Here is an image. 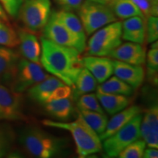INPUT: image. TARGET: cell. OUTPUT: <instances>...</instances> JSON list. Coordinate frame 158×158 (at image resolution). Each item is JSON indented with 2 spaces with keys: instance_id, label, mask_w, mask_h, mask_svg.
<instances>
[{
  "instance_id": "obj_18",
  "label": "cell",
  "mask_w": 158,
  "mask_h": 158,
  "mask_svg": "<svg viewBox=\"0 0 158 158\" xmlns=\"http://www.w3.org/2000/svg\"><path fill=\"white\" fill-rule=\"evenodd\" d=\"M141 112L142 110L141 107L134 105V106H127V108L122 110L121 111L114 114L112 118L108 120L105 131L99 135L100 140L103 141L106 138L113 135L118 130L126 125L134 116L141 114Z\"/></svg>"
},
{
  "instance_id": "obj_24",
  "label": "cell",
  "mask_w": 158,
  "mask_h": 158,
  "mask_svg": "<svg viewBox=\"0 0 158 158\" xmlns=\"http://www.w3.org/2000/svg\"><path fill=\"white\" fill-rule=\"evenodd\" d=\"M16 133L10 124L0 122V158L18 155L15 150Z\"/></svg>"
},
{
  "instance_id": "obj_16",
  "label": "cell",
  "mask_w": 158,
  "mask_h": 158,
  "mask_svg": "<svg viewBox=\"0 0 158 158\" xmlns=\"http://www.w3.org/2000/svg\"><path fill=\"white\" fill-rule=\"evenodd\" d=\"M19 40V50L21 56L27 60L40 63L41 53L40 43L34 33L27 29L19 28L17 31Z\"/></svg>"
},
{
  "instance_id": "obj_12",
  "label": "cell",
  "mask_w": 158,
  "mask_h": 158,
  "mask_svg": "<svg viewBox=\"0 0 158 158\" xmlns=\"http://www.w3.org/2000/svg\"><path fill=\"white\" fill-rule=\"evenodd\" d=\"M19 59L16 51L0 45V85L10 88Z\"/></svg>"
},
{
  "instance_id": "obj_32",
  "label": "cell",
  "mask_w": 158,
  "mask_h": 158,
  "mask_svg": "<svg viewBox=\"0 0 158 158\" xmlns=\"http://www.w3.org/2000/svg\"><path fill=\"white\" fill-rule=\"evenodd\" d=\"M132 1L141 10L144 17L148 18L151 15L157 16V1H152V0H132Z\"/></svg>"
},
{
  "instance_id": "obj_5",
  "label": "cell",
  "mask_w": 158,
  "mask_h": 158,
  "mask_svg": "<svg viewBox=\"0 0 158 158\" xmlns=\"http://www.w3.org/2000/svg\"><path fill=\"white\" fill-rule=\"evenodd\" d=\"M78 10L79 19L87 35H91L99 29L117 21V18L108 5L91 0L84 1Z\"/></svg>"
},
{
  "instance_id": "obj_29",
  "label": "cell",
  "mask_w": 158,
  "mask_h": 158,
  "mask_svg": "<svg viewBox=\"0 0 158 158\" xmlns=\"http://www.w3.org/2000/svg\"><path fill=\"white\" fill-rule=\"evenodd\" d=\"M19 43L17 31L11 26L0 22V45L13 48L19 46Z\"/></svg>"
},
{
  "instance_id": "obj_8",
  "label": "cell",
  "mask_w": 158,
  "mask_h": 158,
  "mask_svg": "<svg viewBox=\"0 0 158 158\" xmlns=\"http://www.w3.org/2000/svg\"><path fill=\"white\" fill-rule=\"evenodd\" d=\"M48 76L49 75L39 63L31 62L24 58L20 59L10 89L16 92L23 93Z\"/></svg>"
},
{
  "instance_id": "obj_27",
  "label": "cell",
  "mask_w": 158,
  "mask_h": 158,
  "mask_svg": "<svg viewBox=\"0 0 158 158\" xmlns=\"http://www.w3.org/2000/svg\"><path fill=\"white\" fill-rule=\"evenodd\" d=\"M85 121L99 135L103 133L107 126L108 118L105 113H99L91 110H78Z\"/></svg>"
},
{
  "instance_id": "obj_22",
  "label": "cell",
  "mask_w": 158,
  "mask_h": 158,
  "mask_svg": "<svg viewBox=\"0 0 158 158\" xmlns=\"http://www.w3.org/2000/svg\"><path fill=\"white\" fill-rule=\"evenodd\" d=\"M72 86V98L77 100L81 96L91 93L98 87V81L87 69L83 68L77 76L76 81Z\"/></svg>"
},
{
  "instance_id": "obj_31",
  "label": "cell",
  "mask_w": 158,
  "mask_h": 158,
  "mask_svg": "<svg viewBox=\"0 0 158 158\" xmlns=\"http://www.w3.org/2000/svg\"><path fill=\"white\" fill-rule=\"evenodd\" d=\"M145 141L143 140H136L127 146L118 154L120 158H141L143 156L144 150L146 149Z\"/></svg>"
},
{
  "instance_id": "obj_13",
  "label": "cell",
  "mask_w": 158,
  "mask_h": 158,
  "mask_svg": "<svg viewBox=\"0 0 158 158\" xmlns=\"http://www.w3.org/2000/svg\"><path fill=\"white\" fill-rule=\"evenodd\" d=\"M114 73L133 89L139 88L143 84L145 73L142 65L128 64L118 60H114Z\"/></svg>"
},
{
  "instance_id": "obj_2",
  "label": "cell",
  "mask_w": 158,
  "mask_h": 158,
  "mask_svg": "<svg viewBox=\"0 0 158 158\" xmlns=\"http://www.w3.org/2000/svg\"><path fill=\"white\" fill-rule=\"evenodd\" d=\"M20 145L31 157L51 158L67 156L70 152L67 138L47 133L34 125L26 126L19 135Z\"/></svg>"
},
{
  "instance_id": "obj_33",
  "label": "cell",
  "mask_w": 158,
  "mask_h": 158,
  "mask_svg": "<svg viewBox=\"0 0 158 158\" xmlns=\"http://www.w3.org/2000/svg\"><path fill=\"white\" fill-rule=\"evenodd\" d=\"M146 39L149 44L155 42L158 39V19L157 16H151L147 18L146 21Z\"/></svg>"
},
{
  "instance_id": "obj_19",
  "label": "cell",
  "mask_w": 158,
  "mask_h": 158,
  "mask_svg": "<svg viewBox=\"0 0 158 158\" xmlns=\"http://www.w3.org/2000/svg\"><path fill=\"white\" fill-rule=\"evenodd\" d=\"M64 84L60 79L54 76H49L43 81L31 86L28 89V96L33 101L40 104H45L49 96L59 86Z\"/></svg>"
},
{
  "instance_id": "obj_28",
  "label": "cell",
  "mask_w": 158,
  "mask_h": 158,
  "mask_svg": "<svg viewBox=\"0 0 158 158\" xmlns=\"http://www.w3.org/2000/svg\"><path fill=\"white\" fill-rule=\"evenodd\" d=\"M147 68V79L153 85L157 86L158 81V48L151 47L146 55Z\"/></svg>"
},
{
  "instance_id": "obj_10",
  "label": "cell",
  "mask_w": 158,
  "mask_h": 158,
  "mask_svg": "<svg viewBox=\"0 0 158 158\" xmlns=\"http://www.w3.org/2000/svg\"><path fill=\"white\" fill-rule=\"evenodd\" d=\"M42 31L43 37L57 44L72 47L77 49L80 53H82L86 48L85 41L73 34L51 14Z\"/></svg>"
},
{
  "instance_id": "obj_11",
  "label": "cell",
  "mask_w": 158,
  "mask_h": 158,
  "mask_svg": "<svg viewBox=\"0 0 158 158\" xmlns=\"http://www.w3.org/2000/svg\"><path fill=\"white\" fill-rule=\"evenodd\" d=\"M141 138L148 147L158 148V106L154 102L143 111L140 126Z\"/></svg>"
},
{
  "instance_id": "obj_6",
  "label": "cell",
  "mask_w": 158,
  "mask_h": 158,
  "mask_svg": "<svg viewBox=\"0 0 158 158\" xmlns=\"http://www.w3.org/2000/svg\"><path fill=\"white\" fill-rule=\"evenodd\" d=\"M141 113L132 118L123 127L103 140L102 149L107 157H116L118 154L132 142L141 138L140 126Z\"/></svg>"
},
{
  "instance_id": "obj_30",
  "label": "cell",
  "mask_w": 158,
  "mask_h": 158,
  "mask_svg": "<svg viewBox=\"0 0 158 158\" xmlns=\"http://www.w3.org/2000/svg\"><path fill=\"white\" fill-rule=\"evenodd\" d=\"M77 106L78 110H91L99 113H105L101 105L99 102L96 94L88 93L81 96L77 100Z\"/></svg>"
},
{
  "instance_id": "obj_17",
  "label": "cell",
  "mask_w": 158,
  "mask_h": 158,
  "mask_svg": "<svg viewBox=\"0 0 158 158\" xmlns=\"http://www.w3.org/2000/svg\"><path fill=\"white\" fill-rule=\"evenodd\" d=\"M122 38L128 42L143 45L146 40V21L143 17L133 16L122 23Z\"/></svg>"
},
{
  "instance_id": "obj_14",
  "label": "cell",
  "mask_w": 158,
  "mask_h": 158,
  "mask_svg": "<svg viewBox=\"0 0 158 158\" xmlns=\"http://www.w3.org/2000/svg\"><path fill=\"white\" fill-rule=\"evenodd\" d=\"M109 56L116 60L135 65H143L146 62V52L142 45L133 42L122 43L112 51Z\"/></svg>"
},
{
  "instance_id": "obj_21",
  "label": "cell",
  "mask_w": 158,
  "mask_h": 158,
  "mask_svg": "<svg viewBox=\"0 0 158 158\" xmlns=\"http://www.w3.org/2000/svg\"><path fill=\"white\" fill-rule=\"evenodd\" d=\"M44 108L48 115L62 122L70 119L74 111L71 97L46 102L44 104Z\"/></svg>"
},
{
  "instance_id": "obj_23",
  "label": "cell",
  "mask_w": 158,
  "mask_h": 158,
  "mask_svg": "<svg viewBox=\"0 0 158 158\" xmlns=\"http://www.w3.org/2000/svg\"><path fill=\"white\" fill-rule=\"evenodd\" d=\"M51 15L57 21L62 23L66 28H68L73 34L86 42V33L83 28L79 18L71 11L62 10L59 11H54Z\"/></svg>"
},
{
  "instance_id": "obj_37",
  "label": "cell",
  "mask_w": 158,
  "mask_h": 158,
  "mask_svg": "<svg viewBox=\"0 0 158 158\" xmlns=\"http://www.w3.org/2000/svg\"><path fill=\"white\" fill-rule=\"evenodd\" d=\"M143 157L144 158H157L158 150L157 148L149 147L147 149H145L143 152Z\"/></svg>"
},
{
  "instance_id": "obj_34",
  "label": "cell",
  "mask_w": 158,
  "mask_h": 158,
  "mask_svg": "<svg viewBox=\"0 0 158 158\" xmlns=\"http://www.w3.org/2000/svg\"><path fill=\"white\" fill-rule=\"evenodd\" d=\"M24 0H0V4L6 13L11 17L18 16L19 11Z\"/></svg>"
},
{
  "instance_id": "obj_25",
  "label": "cell",
  "mask_w": 158,
  "mask_h": 158,
  "mask_svg": "<svg viewBox=\"0 0 158 158\" xmlns=\"http://www.w3.org/2000/svg\"><path fill=\"white\" fill-rule=\"evenodd\" d=\"M117 19H127L133 16H144L132 0H112L107 5Z\"/></svg>"
},
{
  "instance_id": "obj_39",
  "label": "cell",
  "mask_w": 158,
  "mask_h": 158,
  "mask_svg": "<svg viewBox=\"0 0 158 158\" xmlns=\"http://www.w3.org/2000/svg\"><path fill=\"white\" fill-rule=\"evenodd\" d=\"M92 2H95L102 4V5H107L110 2H111L112 0H91Z\"/></svg>"
},
{
  "instance_id": "obj_35",
  "label": "cell",
  "mask_w": 158,
  "mask_h": 158,
  "mask_svg": "<svg viewBox=\"0 0 158 158\" xmlns=\"http://www.w3.org/2000/svg\"><path fill=\"white\" fill-rule=\"evenodd\" d=\"M72 96V89L68 85L64 84L59 86L51 93L46 102L53 101V100H60V99L68 98ZM45 102V103H46Z\"/></svg>"
},
{
  "instance_id": "obj_38",
  "label": "cell",
  "mask_w": 158,
  "mask_h": 158,
  "mask_svg": "<svg viewBox=\"0 0 158 158\" xmlns=\"http://www.w3.org/2000/svg\"><path fill=\"white\" fill-rule=\"evenodd\" d=\"M0 20L3 21L4 22H8V17H7V14L6 13L5 10H4L3 7L0 4Z\"/></svg>"
},
{
  "instance_id": "obj_1",
  "label": "cell",
  "mask_w": 158,
  "mask_h": 158,
  "mask_svg": "<svg viewBox=\"0 0 158 158\" xmlns=\"http://www.w3.org/2000/svg\"><path fill=\"white\" fill-rule=\"evenodd\" d=\"M40 62L47 73L73 86L84 68L81 53L72 47L55 43L44 37H40Z\"/></svg>"
},
{
  "instance_id": "obj_20",
  "label": "cell",
  "mask_w": 158,
  "mask_h": 158,
  "mask_svg": "<svg viewBox=\"0 0 158 158\" xmlns=\"http://www.w3.org/2000/svg\"><path fill=\"white\" fill-rule=\"evenodd\" d=\"M96 96L102 109L110 116H113L127 108L131 102L130 97L128 96L103 93L98 90H97Z\"/></svg>"
},
{
  "instance_id": "obj_36",
  "label": "cell",
  "mask_w": 158,
  "mask_h": 158,
  "mask_svg": "<svg viewBox=\"0 0 158 158\" xmlns=\"http://www.w3.org/2000/svg\"><path fill=\"white\" fill-rule=\"evenodd\" d=\"M84 0H55L57 5L62 10L68 11L78 10Z\"/></svg>"
},
{
  "instance_id": "obj_4",
  "label": "cell",
  "mask_w": 158,
  "mask_h": 158,
  "mask_svg": "<svg viewBox=\"0 0 158 158\" xmlns=\"http://www.w3.org/2000/svg\"><path fill=\"white\" fill-rule=\"evenodd\" d=\"M122 44V22L115 21L94 31L86 45L87 56H106Z\"/></svg>"
},
{
  "instance_id": "obj_9",
  "label": "cell",
  "mask_w": 158,
  "mask_h": 158,
  "mask_svg": "<svg viewBox=\"0 0 158 158\" xmlns=\"http://www.w3.org/2000/svg\"><path fill=\"white\" fill-rule=\"evenodd\" d=\"M22 93L0 85V121H21L27 118L23 112Z\"/></svg>"
},
{
  "instance_id": "obj_3",
  "label": "cell",
  "mask_w": 158,
  "mask_h": 158,
  "mask_svg": "<svg viewBox=\"0 0 158 158\" xmlns=\"http://www.w3.org/2000/svg\"><path fill=\"white\" fill-rule=\"evenodd\" d=\"M42 124L47 127L68 130L73 138L79 157H86L102 151V141L99 135L85 121L78 110L76 119L73 122L45 119Z\"/></svg>"
},
{
  "instance_id": "obj_7",
  "label": "cell",
  "mask_w": 158,
  "mask_h": 158,
  "mask_svg": "<svg viewBox=\"0 0 158 158\" xmlns=\"http://www.w3.org/2000/svg\"><path fill=\"white\" fill-rule=\"evenodd\" d=\"M50 15V0H24L18 14L25 29L32 33L42 31Z\"/></svg>"
},
{
  "instance_id": "obj_26",
  "label": "cell",
  "mask_w": 158,
  "mask_h": 158,
  "mask_svg": "<svg viewBox=\"0 0 158 158\" xmlns=\"http://www.w3.org/2000/svg\"><path fill=\"white\" fill-rule=\"evenodd\" d=\"M100 84L97 87V90L103 93L122 94L130 97L134 92L133 87L116 76H110L109 78Z\"/></svg>"
},
{
  "instance_id": "obj_15",
  "label": "cell",
  "mask_w": 158,
  "mask_h": 158,
  "mask_svg": "<svg viewBox=\"0 0 158 158\" xmlns=\"http://www.w3.org/2000/svg\"><path fill=\"white\" fill-rule=\"evenodd\" d=\"M83 64L99 84L104 82L114 73L113 60L107 57L86 56L83 58Z\"/></svg>"
},
{
  "instance_id": "obj_40",
  "label": "cell",
  "mask_w": 158,
  "mask_h": 158,
  "mask_svg": "<svg viewBox=\"0 0 158 158\" xmlns=\"http://www.w3.org/2000/svg\"><path fill=\"white\" fill-rule=\"evenodd\" d=\"M152 1H157V0H152Z\"/></svg>"
}]
</instances>
